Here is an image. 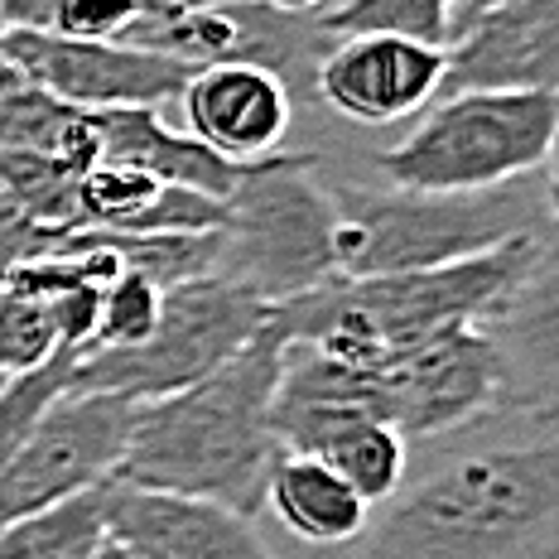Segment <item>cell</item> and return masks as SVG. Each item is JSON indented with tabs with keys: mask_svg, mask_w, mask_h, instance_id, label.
<instances>
[{
	"mask_svg": "<svg viewBox=\"0 0 559 559\" xmlns=\"http://www.w3.org/2000/svg\"><path fill=\"white\" fill-rule=\"evenodd\" d=\"M271 305L231 280L203 275L189 285H174L159 299V323L135 347H92L73 362L68 391H107L126 401H155L174 395L227 357H237L255 333L265 329Z\"/></svg>",
	"mask_w": 559,
	"mask_h": 559,
	"instance_id": "obj_7",
	"label": "cell"
},
{
	"mask_svg": "<svg viewBox=\"0 0 559 559\" xmlns=\"http://www.w3.org/2000/svg\"><path fill=\"white\" fill-rule=\"evenodd\" d=\"M241 5H261V10H280V15H319L329 0H241Z\"/></svg>",
	"mask_w": 559,
	"mask_h": 559,
	"instance_id": "obj_28",
	"label": "cell"
},
{
	"mask_svg": "<svg viewBox=\"0 0 559 559\" xmlns=\"http://www.w3.org/2000/svg\"><path fill=\"white\" fill-rule=\"evenodd\" d=\"M145 0H53L44 29L63 34V39H87V44H111L126 39L140 20Z\"/></svg>",
	"mask_w": 559,
	"mask_h": 559,
	"instance_id": "obj_25",
	"label": "cell"
},
{
	"mask_svg": "<svg viewBox=\"0 0 559 559\" xmlns=\"http://www.w3.org/2000/svg\"><path fill=\"white\" fill-rule=\"evenodd\" d=\"M333 203L323 155L275 150L241 165L217 231V280L251 289L265 305L305 295L333 280Z\"/></svg>",
	"mask_w": 559,
	"mask_h": 559,
	"instance_id": "obj_6",
	"label": "cell"
},
{
	"mask_svg": "<svg viewBox=\"0 0 559 559\" xmlns=\"http://www.w3.org/2000/svg\"><path fill=\"white\" fill-rule=\"evenodd\" d=\"M319 34L353 39V34H391L449 49L453 39V0H337L313 15Z\"/></svg>",
	"mask_w": 559,
	"mask_h": 559,
	"instance_id": "obj_20",
	"label": "cell"
},
{
	"mask_svg": "<svg viewBox=\"0 0 559 559\" xmlns=\"http://www.w3.org/2000/svg\"><path fill=\"white\" fill-rule=\"evenodd\" d=\"M92 559H131V555H126V550H116L111 540H102V545H97V555H92Z\"/></svg>",
	"mask_w": 559,
	"mask_h": 559,
	"instance_id": "obj_31",
	"label": "cell"
},
{
	"mask_svg": "<svg viewBox=\"0 0 559 559\" xmlns=\"http://www.w3.org/2000/svg\"><path fill=\"white\" fill-rule=\"evenodd\" d=\"M540 237L545 231H526L483 255L429 265V271L362 280L333 275L285 305H271L265 323L280 343L313 347L353 367H377L444 329L487 323L526 275Z\"/></svg>",
	"mask_w": 559,
	"mask_h": 559,
	"instance_id": "obj_3",
	"label": "cell"
},
{
	"mask_svg": "<svg viewBox=\"0 0 559 559\" xmlns=\"http://www.w3.org/2000/svg\"><path fill=\"white\" fill-rule=\"evenodd\" d=\"M20 83H25V73H20V68L15 63H10V58L5 53H0V102H5L10 97V92H15Z\"/></svg>",
	"mask_w": 559,
	"mask_h": 559,
	"instance_id": "obj_30",
	"label": "cell"
},
{
	"mask_svg": "<svg viewBox=\"0 0 559 559\" xmlns=\"http://www.w3.org/2000/svg\"><path fill=\"white\" fill-rule=\"evenodd\" d=\"M0 53L49 97L78 111H111V107H165L179 102L193 68L169 53L140 49V44H87L63 39L53 29H5Z\"/></svg>",
	"mask_w": 559,
	"mask_h": 559,
	"instance_id": "obj_9",
	"label": "cell"
},
{
	"mask_svg": "<svg viewBox=\"0 0 559 559\" xmlns=\"http://www.w3.org/2000/svg\"><path fill=\"white\" fill-rule=\"evenodd\" d=\"M135 401L107 391H63L34 419L25 444L0 468V526L111 483Z\"/></svg>",
	"mask_w": 559,
	"mask_h": 559,
	"instance_id": "obj_8",
	"label": "cell"
},
{
	"mask_svg": "<svg viewBox=\"0 0 559 559\" xmlns=\"http://www.w3.org/2000/svg\"><path fill=\"white\" fill-rule=\"evenodd\" d=\"M502 362V415L559 419V237L545 231L507 305L483 323Z\"/></svg>",
	"mask_w": 559,
	"mask_h": 559,
	"instance_id": "obj_12",
	"label": "cell"
},
{
	"mask_svg": "<svg viewBox=\"0 0 559 559\" xmlns=\"http://www.w3.org/2000/svg\"><path fill=\"white\" fill-rule=\"evenodd\" d=\"M540 207H545V227L559 231V126H555V135H550V145H545V155H540Z\"/></svg>",
	"mask_w": 559,
	"mask_h": 559,
	"instance_id": "obj_27",
	"label": "cell"
},
{
	"mask_svg": "<svg viewBox=\"0 0 559 559\" xmlns=\"http://www.w3.org/2000/svg\"><path fill=\"white\" fill-rule=\"evenodd\" d=\"M63 347L49 299L15 295L0 285V381L44 367Z\"/></svg>",
	"mask_w": 559,
	"mask_h": 559,
	"instance_id": "obj_21",
	"label": "cell"
},
{
	"mask_svg": "<svg viewBox=\"0 0 559 559\" xmlns=\"http://www.w3.org/2000/svg\"><path fill=\"white\" fill-rule=\"evenodd\" d=\"M102 540H107L102 487H92L49 511L0 526V559H92Z\"/></svg>",
	"mask_w": 559,
	"mask_h": 559,
	"instance_id": "obj_18",
	"label": "cell"
},
{
	"mask_svg": "<svg viewBox=\"0 0 559 559\" xmlns=\"http://www.w3.org/2000/svg\"><path fill=\"white\" fill-rule=\"evenodd\" d=\"M0 34H5V20H0Z\"/></svg>",
	"mask_w": 559,
	"mask_h": 559,
	"instance_id": "obj_32",
	"label": "cell"
},
{
	"mask_svg": "<svg viewBox=\"0 0 559 559\" xmlns=\"http://www.w3.org/2000/svg\"><path fill=\"white\" fill-rule=\"evenodd\" d=\"M155 193H159V183L150 174L126 169V165H92L78 179V227L121 231Z\"/></svg>",
	"mask_w": 559,
	"mask_h": 559,
	"instance_id": "obj_23",
	"label": "cell"
},
{
	"mask_svg": "<svg viewBox=\"0 0 559 559\" xmlns=\"http://www.w3.org/2000/svg\"><path fill=\"white\" fill-rule=\"evenodd\" d=\"M53 231H44L39 223H29L5 193H0V265H20L34 261V255L53 251Z\"/></svg>",
	"mask_w": 559,
	"mask_h": 559,
	"instance_id": "obj_26",
	"label": "cell"
},
{
	"mask_svg": "<svg viewBox=\"0 0 559 559\" xmlns=\"http://www.w3.org/2000/svg\"><path fill=\"white\" fill-rule=\"evenodd\" d=\"M449 92H555L559 0H507L453 29L444 49Z\"/></svg>",
	"mask_w": 559,
	"mask_h": 559,
	"instance_id": "obj_13",
	"label": "cell"
},
{
	"mask_svg": "<svg viewBox=\"0 0 559 559\" xmlns=\"http://www.w3.org/2000/svg\"><path fill=\"white\" fill-rule=\"evenodd\" d=\"M78 179L83 169L49 150H0V193L53 237L78 231Z\"/></svg>",
	"mask_w": 559,
	"mask_h": 559,
	"instance_id": "obj_19",
	"label": "cell"
},
{
	"mask_svg": "<svg viewBox=\"0 0 559 559\" xmlns=\"http://www.w3.org/2000/svg\"><path fill=\"white\" fill-rule=\"evenodd\" d=\"M92 116H97L102 165H126V169L150 174L155 183H179V189L213 193L227 203L241 165L213 155L189 131L165 126L155 107H111V111H92Z\"/></svg>",
	"mask_w": 559,
	"mask_h": 559,
	"instance_id": "obj_16",
	"label": "cell"
},
{
	"mask_svg": "<svg viewBox=\"0 0 559 559\" xmlns=\"http://www.w3.org/2000/svg\"><path fill=\"white\" fill-rule=\"evenodd\" d=\"M405 473L337 559H559V419Z\"/></svg>",
	"mask_w": 559,
	"mask_h": 559,
	"instance_id": "obj_1",
	"label": "cell"
},
{
	"mask_svg": "<svg viewBox=\"0 0 559 559\" xmlns=\"http://www.w3.org/2000/svg\"><path fill=\"white\" fill-rule=\"evenodd\" d=\"M555 126V92H449L395 145L377 150L371 165L391 189L487 193L531 179Z\"/></svg>",
	"mask_w": 559,
	"mask_h": 559,
	"instance_id": "obj_5",
	"label": "cell"
},
{
	"mask_svg": "<svg viewBox=\"0 0 559 559\" xmlns=\"http://www.w3.org/2000/svg\"><path fill=\"white\" fill-rule=\"evenodd\" d=\"M329 203L333 275L343 280L429 271L483 255L526 231H550L540 189L526 179L487 193H411L329 174Z\"/></svg>",
	"mask_w": 559,
	"mask_h": 559,
	"instance_id": "obj_4",
	"label": "cell"
},
{
	"mask_svg": "<svg viewBox=\"0 0 559 559\" xmlns=\"http://www.w3.org/2000/svg\"><path fill=\"white\" fill-rule=\"evenodd\" d=\"M179 102L189 135L231 165H255V159L275 155L295 121V92L285 87V78L255 63L193 68Z\"/></svg>",
	"mask_w": 559,
	"mask_h": 559,
	"instance_id": "obj_15",
	"label": "cell"
},
{
	"mask_svg": "<svg viewBox=\"0 0 559 559\" xmlns=\"http://www.w3.org/2000/svg\"><path fill=\"white\" fill-rule=\"evenodd\" d=\"M159 299H165V289H155L145 275H135V271H121L107 289H102V313H97L92 347H135V343H145L159 323Z\"/></svg>",
	"mask_w": 559,
	"mask_h": 559,
	"instance_id": "obj_24",
	"label": "cell"
},
{
	"mask_svg": "<svg viewBox=\"0 0 559 559\" xmlns=\"http://www.w3.org/2000/svg\"><path fill=\"white\" fill-rule=\"evenodd\" d=\"M444 49L391 34L333 39L313 68V97L353 126H401L444 92Z\"/></svg>",
	"mask_w": 559,
	"mask_h": 559,
	"instance_id": "obj_10",
	"label": "cell"
},
{
	"mask_svg": "<svg viewBox=\"0 0 559 559\" xmlns=\"http://www.w3.org/2000/svg\"><path fill=\"white\" fill-rule=\"evenodd\" d=\"M102 526L131 559H275L247 516L203 497L102 483Z\"/></svg>",
	"mask_w": 559,
	"mask_h": 559,
	"instance_id": "obj_11",
	"label": "cell"
},
{
	"mask_svg": "<svg viewBox=\"0 0 559 559\" xmlns=\"http://www.w3.org/2000/svg\"><path fill=\"white\" fill-rule=\"evenodd\" d=\"M261 511L285 526L295 540L319 545V550H343L367 531L371 507L333 468L305 453H280L265 477V502Z\"/></svg>",
	"mask_w": 559,
	"mask_h": 559,
	"instance_id": "obj_17",
	"label": "cell"
},
{
	"mask_svg": "<svg viewBox=\"0 0 559 559\" xmlns=\"http://www.w3.org/2000/svg\"><path fill=\"white\" fill-rule=\"evenodd\" d=\"M271 425H275L280 453L319 459L367 507H381L405 483V473H411V449H405L411 439H401L391 425H381V419H371L362 411H347V405L299 401V395L275 391Z\"/></svg>",
	"mask_w": 559,
	"mask_h": 559,
	"instance_id": "obj_14",
	"label": "cell"
},
{
	"mask_svg": "<svg viewBox=\"0 0 559 559\" xmlns=\"http://www.w3.org/2000/svg\"><path fill=\"white\" fill-rule=\"evenodd\" d=\"M555 237H559V231H555Z\"/></svg>",
	"mask_w": 559,
	"mask_h": 559,
	"instance_id": "obj_33",
	"label": "cell"
},
{
	"mask_svg": "<svg viewBox=\"0 0 559 559\" xmlns=\"http://www.w3.org/2000/svg\"><path fill=\"white\" fill-rule=\"evenodd\" d=\"M73 362H78L73 347H58V353L44 367L25 371V377L0 381V468L10 463V453L25 444V435L34 429V419H39L58 401V395L68 391Z\"/></svg>",
	"mask_w": 559,
	"mask_h": 559,
	"instance_id": "obj_22",
	"label": "cell"
},
{
	"mask_svg": "<svg viewBox=\"0 0 559 559\" xmlns=\"http://www.w3.org/2000/svg\"><path fill=\"white\" fill-rule=\"evenodd\" d=\"M492 5H507V0H453V29L468 25L473 15H483V10H492Z\"/></svg>",
	"mask_w": 559,
	"mask_h": 559,
	"instance_id": "obj_29",
	"label": "cell"
},
{
	"mask_svg": "<svg viewBox=\"0 0 559 559\" xmlns=\"http://www.w3.org/2000/svg\"><path fill=\"white\" fill-rule=\"evenodd\" d=\"M280 362L285 343L265 323L237 357H227L203 381L155 401H135L111 477L150 492L203 497L251 521L265 502L271 463L280 459L271 425Z\"/></svg>",
	"mask_w": 559,
	"mask_h": 559,
	"instance_id": "obj_2",
	"label": "cell"
}]
</instances>
